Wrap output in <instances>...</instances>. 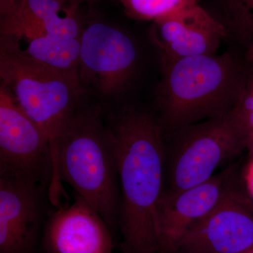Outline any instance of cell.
I'll list each match as a JSON object with an SVG mask.
<instances>
[{
  "mask_svg": "<svg viewBox=\"0 0 253 253\" xmlns=\"http://www.w3.org/2000/svg\"><path fill=\"white\" fill-rule=\"evenodd\" d=\"M243 253H253V247L251 248V249L248 250V251H245V252Z\"/></svg>",
  "mask_w": 253,
  "mask_h": 253,
  "instance_id": "24",
  "label": "cell"
},
{
  "mask_svg": "<svg viewBox=\"0 0 253 253\" xmlns=\"http://www.w3.org/2000/svg\"><path fill=\"white\" fill-rule=\"evenodd\" d=\"M126 14L141 21H157L182 14L199 5L198 0H118Z\"/></svg>",
  "mask_w": 253,
  "mask_h": 253,
  "instance_id": "16",
  "label": "cell"
},
{
  "mask_svg": "<svg viewBox=\"0 0 253 253\" xmlns=\"http://www.w3.org/2000/svg\"><path fill=\"white\" fill-rule=\"evenodd\" d=\"M162 63L157 118L163 134L229 112L246 86L247 72L230 51Z\"/></svg>",
  "mask_w": 253,
  "mask_h": 253,
  "instance_id": "3",
  "label": "cell"
},
{
  "mask_svg": "<svg viewBox=\"0 0 253 253\" xmlns=\"http://www.w3.org/2000/svg\"><path fill=\"white\" fill-rule=\"evenodd\" d=\"M104 111L83 101L63 128L51 161L48 198L56 208L68 204V183L99 213L111 231L119 225L121 192L114 148Z\"/></svg>",
  "mask_w": 253,
  "mask_h": 253,
  "instance_id": "2",
  "label": "cell"
},
{
  "mask_svg": "<svg viewBox=\"0 0 253 253\" xmlns=\"http://www.w3.org/2000/svg\"><path fill=\"white\" fill-rule=\"evenodd\" d=\"M0 77L18 106L47 136L52 161L60 134L86 94L81 81L28 57L16 40L4 36Z\"/></svg>",
  "mask_w": 253,
  "mask_h": 253,
  "instance_id": "4",
  "label": "cell"
},
{
  "mask_svg": "<svg viewBox=\"0 0 253 253\" xmlns=\"http://www.w3.org/2000/svg\"><path fill=\"white\" fill-rule=\"evenodd\" d=\"M244 179L246 189L253 200V158L249 159V162L245 169Z\"/></svg>",
  "mask_w": 253,
  "mask_h": 253,
  "instance_id": "19",
  "label": "cell"
},
{
  "mask_svg": "<svg viewBox=\"0 0 253 253\" xmlns=\"http://www.w3.org/2000/svg\"><path fill=\"white\" fill-rule=\"evenodd\" d=\"M66 1L70 2L68 0H18L20 11L41 21L48 34L80 38L83 27L76 17L77 8L64 7Z\"/></svg>",
  "mask_w": 253,
  "mask_h": 253,
  "instance_id": "14",
  "label": "cell"
},
{
  "mask_svg": "<svg viewBox=\"0 0 253 253\" xmlns=\"http://www.w3.org/2000/svg\"><path fill=\"white\" fill-rule=\"evenodd\" d=\"M228 35L249 47L253 42V0H218Z\"/></svg>",
  "mask_w": 253,
  "mask_h": 253,
  "instance_id": "15",
  "label": "cell"
},
{
  "mask_svg": "<svg viewBox=\"0 0 253 253\" xmlns=\"http://www.w3.org/2000/svg\"><path fill=\"white\" fill-rule=\"evenodd\" d=\"M246 86L253 91V69L246 73Z\"/></svg>",
  "mask_w": 253,
  "mask_h": 253,
  "instance_id": "20",
  "label": "cell"
},
{
  "mask_svg": "<svg viewBox=\"0 0 253 253\" xmlns=\"http://www.w3.org/2000/svg\"><path fill=\"white\" fill-rule=\"evenodd\" d=\"M41 185L0 179V253H32L42 217Z\"/></svg>",
  "mask_w": 253,
  "mask_h": 253,
  "instance_id": "11",
  "label": "cell"
},
{
  "mask_svg": "<svg viewBox=\"0 0 253 253\" xmlns=\"http://www.w3.org/2000/svg\"><path fill=\"white\" fill-rule=\"evenodd\" d=\"M151 39L161 50L162 59H179L215 54L227 30L201 5L154 22Z\"/></svg>",
  "mask_w": 253,
  "mask_h": 253,
  "instance_id": "12",
  "label": "cell"
},
{
  "mask_svg": "<svg viewBox=\"0 0 253 253\" xmlns=\"http://www.w3.org/2000/svg\"><path fill=\"white\" fill-rule=\"evenodd\" d=\"M49 141L44 131L0 87V179L39 184L51 178ZM50 183V182H49Z\"/></svg>",
  "mask_w": 253,
  "mask_h": 253,
  "instance_id": "7",
  "label": "cell"
},
{
  "mask_svg": "<svg viewBox=\"0 0 253 253\" xmlns=\"http://www.w3.org/2000/svg\"><path fill=\"white\" fill-rule=\"evenodd\" d=\"M236 174L230 166L199 185L161 197L157 210L159 253H175L186 231L238 191Z\"/></svg>",
  "mask_w": 253,
  "mask_h": 253,
  "instance_id": "8",
  "label": "cell"
},
{
  "mask_svg": "<svg viewBox=\"0 0 253 253\" xmlns=\"http://www.w3.org/2000/svg\"><path fill=\"white\" fill-rule=\"evenodd\" d=\"M71 4L75 5V6H78L80 4L83 2H87L89 4H94L96 1H99L100 0H68Z\"/></svg>",
  "mask_w": 253,
  "mask_h": 253,
  "instance_id": "22",
  "label": "cell"
},
{
  "mask_svg": "<svg viewBox=\"0 0 253 253\" xmlns=\"http://www.w3.org/2000/svg\"><path fill=\"white\" fill-rule=\"evenodd\" d=\"M114 148L123 253H159L157 210L164 186L165 143L157 116L126 108L106 117Z\"/></svg>",
  "mask_w": 253,
  "mask_h": 253,
  "instance_id": "1",
  "label": "cell"
},
{
  "mask_svg": "<svg viewBox=\"0 0 253 253\" xmlns=\"http://www.w3.org/2000/svg\"><path fill=\"white\" fill-rule=\"evenodd\" d=\"M253 247V206L238 190L183 236L175 253H243Z\"/></svg>",
  "mask_w": 253,
  "mask_h": 253,
  "instance_id": "9",
  "label": "cell"
},
{
  "mask_svg": "<svg viewBox=\"0 0 253 253\" xmlns=\"http://www.w3.org/2000/svg\"><path fill=\"white\" fill-rule=\"evenodd\" d=\"M48 253H112V231L99 213L76 194L50 215L44 234Z\"/></svg>",
  "mask_w": 253,
  "mask_h": 253,
  "instance_id": "10",
  "label": "cell"
},
{
  "mask_svg": "<svg viewBox=\"0 0 253 253\" xmlns=\"http://www.w3.org/2000/svg\"><path fill=\"white\" fill-rule=\"evenodd\" d=\"M246 149L249 151V159L253 158V134L248 137Z\"/></svg>",
  "mask_w": 253,
  "mask_h": 253,
  "instance_id": "21",
  "label": "cell"
},
{
  "mask_svg": "<svg viewBox=\"0 0 253 253\" xmlns=\"http://www.w3.org/2000/svg\"><path fill=\"white\" fill-rule=\"evenodd\" d=\"M246 58L248 61L253 64V42L247 48V53H246Z\"/></svg>",
  "mask_w": 253,
  "mask_h": 253,
  "instance_id": "23",
  "label": "cell"
},
{
  "mask_svg": "<svg viewBox=\"0 0 253 253\" xmlns=\"http://www.w3.org/2000/svg\"><path fill=\"white\" fill-rule=\"evenodd\" d=\"M18 0H0V23L9 22L19 15Z\"/></svg>",
  "mask_w": 253,
  "mask_h": 253,
  "instance_id": "17",
  "label": "cell"
},
{
  "mask_svg": "<svg viewBox=\"0 0 253 253\" xmlns=\"http://www.w3.org/2000/svg\"><path fill=\"white\" fill-rule=\"evenodd\" d=\"M168 134L162 196H172L208 180L217 168L246 149L249 137L233 110Z\"/></svg>",
  "mask_w": 253,
  "mask_h": 253,
  "instance_id": "5",
  "label": "cell"
},
{
  "mask_svg": "<svg viewBox=\"0 0 253 253\" xmlns=\"http://www.w3.org/2000/svg\"><path fill=\"white\" fill-rule=\"evenodd\" d=\"M233 110V109H232ZM249 136L253 134V111L246 113L234 112Z\"/></svg>",
  "mask_w": 253,
  "mask_h": 253,
  "instance_id": "18",
  "label": "cell"
},
{
  "mask_svg": "<svg viewBox=\"0 0 253 253\" xmlns=\"http://www.w3.org/2000/svg\"><path fill=\"white\" fill-rule=\"evenodd\" d=\"M80 38L46 34L28 41L27 48L23 51L46 67L80 80Z\"/></svg>",
  "mask_w": 253,
  "mask_h": 253,
  "instance_id": "13",
  "label": "cell"
},
{
  "mask_svg": "<svg viewBox=\"0 0 253 253\" xmlns=\"http://www.w3.org/2000/svg\"><path fill=\"white\" fill-rule=\"evenodd\" d=\"M80 40L79 77L83 89L103 99L119 97L137 70L135 42L124 30L101 21L88 23Z\"/></svg>",
  "mask_w": 253,
  "mask_h": 253,
  "instance_id": "6",
  "label": "cell"
}]
</instances>
